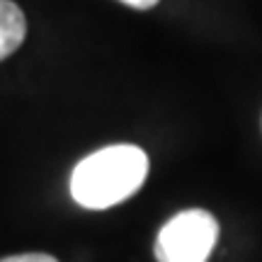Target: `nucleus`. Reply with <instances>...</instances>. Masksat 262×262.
Listing matches in <instances>:
<instances>
[{
	"mask_svg": "<svg viewBox=\"0 0 262 262\" xmlns=\"http://www.w3.org/2000/svg\"><path fill=\"white\" fill-rule=\"evenodd\" d=\"M148 178L146 150L117 143L83 158L71 175V196L83 209H110L136 194Z\"/></svg>",
	"mask_w": 262,
	"mask_h": 262,
	"instance_id": "obj_1",
	"label": "nucleus"
},
{
	"mask_svg": "<svg viewBox=\"0 0 262 262\" xmlns=\"http://www.w3.org/2000/svg\"><path fill=\"white\" fill-rule=\"evenodd\" d=\"M219 224L204 209H187L175 214L156 238L158 262H206L214 253Z\"/></svg>",
	"mask_w": 262,
	"mask_h": 262,
	"instance_id": "obj_2",
	"label": "nucleus"
},
{
	"mask_svg": "<svg viewBox=\"0 0 262 262\" xmlns=\"http://www.w3.org/2000/svg\"><path fill=\"white\" fill-rule=\"evenodd\" d=\"M27 37L25 12L12 0H0V61L12 56Z\"/></svg>",
	"mask_w": 262,
	"mask_h": 262,
	"instance_id": "obj_3",
	"label": "nucleus"
},
{
	"mask_svg": "<svg viewBox=\"0 0 262 262\" xmlns=\"http://www.w3.org/2000/svg\"><path fill=\"white\" fill-rule=\"evenodd\" d=\"M0 262H58V260L44 253H27V255H12V257H5Z\"/></svg>",
	"mask_w": 262,
	"mask_h": 262,
	"instance_id": "obj_4",
	"label": "nucleus"
},
{
	"mask_svg": "<svg viewBox=\"0 0 262 262\" xmlns=\"http://www.w3.org/2000/svg\"><path fill=\"white\" fill-rule=\"evenodd\" d=\"M119 3L129 5V8H134V10H150L158 5V0H119Z\"/></svg>",
	"mask_w": 262,
	"mask_h": 262,
	"instance_id": "obj_5",
	"label": "nucleus"
}]
</instances>
